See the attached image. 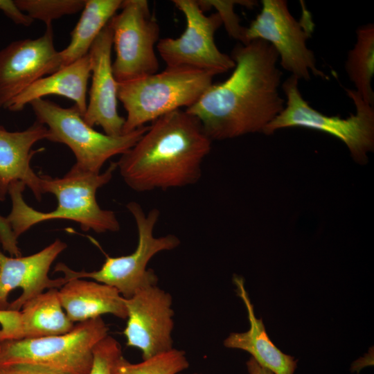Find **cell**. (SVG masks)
<instances>
[{
	"label": "cell",
	"instance_id": "cell-20",
	"mask_svg": "<svg viewBox=\"0 0 374 374\" xmlns=\"http://www.w3.org/2000/svg\"><path fill=\"white\" fill-rule=\"evenodd\" d=\"M57 292L51 288L23 305L16 340L62 335L73 328L75 325L64 312Z\"/></svg>",
	"mask_w": 374,
	"mask_h": 374
},
{
	"label": "cell",
	"instance_id": "cell-34",
	"mask_svg": "<svg viewBox=\"0 0 374 374\" xmlns=\"http://www.w3.org/2000/svg\"><path fill=\"white\" fill-rule=\"evenodd\" d=\"M1 344H0V352H1Z\"/></svg>",
	"mask_w": 374,
	"mask_h": 374
},
{
	"label": "cell",
	"instance_id": "cell-23",
	"mask_svg": "<svg viewBox=\"0 0 374 374\" xmlns=\"http://www.w3.org/2000/svg\"><path fill=\"white\" fill-rule=\"evenodd\" d=\"M189 362L183 350L172 348L142 362L132 364L123 355L116 361L114 374H178L188 368Z\"/></svg>",
	"mask_w": 374,
	"mask_h": 374
},
{
	"label": "cell",
	"instance_id": "cell-10",
	"mask_svg": "<svg viewBox=\"0 0 374 374\" xmlns=\"http://www.w3.org/2000/svg\"><path fill=\"white\" fill-rule=\"evenodd\" d=\"M120 9L109 21L116 51L112 70L118 83L157 72L154 46L160 34L148 1L123 0Z\"/></svg>",
	"mask_w": 374,
	"mask_h": 374
},
{
	"label": "cell",
	"instance_id": "cell-27",
	"mask_svg": "<svg viewBox=\"0 0 374 374\" xmlns=\"http://www.w3.org/2000/svg\"><path fill=\"white\" fill-rule=\"evenodd\" d=\"M19 323V311L0 310V342L16 340Z\"/></svg>",
	"mask_w": 374,
	"mask_h": 374
},
{
	"label": "cell",
	"instance_id": "cell-1",
	"mask_svg": "<svg viewBox=\"0 0 374 374\" xmlns=\"http://www.w3.org/2000/svg\"><path fill=\"white\" fill-rule=\"evenodd\" d=\"M231 57L235 65L225 81L211 84L186 111L197 118L213 140L262 132L285 108L278 88V55L267 42L238 43Z\"/></svg>",
	"mask_w": 374,
	"mask_h": 374
},
{
	"label": "cell",
	"instance_id": "cell-13",
	"mask_svg": "<svg viewBox=\"0 0 374 374\" xmlns=\"http://www.w3.org/2000/svg\"><path fill=\"white\" fill-rule=\"evenodd\" d=\"M52 25L37 39L13 41L0 50V108L38 79L60 68Z\"/></svg>",
	"mask_w": 374,
	"mask_h": 374
},
{
	"label": "cell",
	"instance_id": "cell-7",
	"mask_svg": "<svg viewBox=\"0 0 374 374\" xmlns=\"http://www.w3.org/2000/svg\"><path fill=\"white\" fill-rule=\"evenodd\" d=\"M30 105L36 121L48 128V141L66 145L75 156L74 166L93 173H100L108 159L132 148L148 128L143 125L130 133L112 136L87 124L75 105L65 108L44 98L36 99Z\"/></svg>",
	"mask_w": 374,
	"mask_h": 374
},
{
	"label": "cell",
	"instance_id": "cell-18",
	"mask_svg": "<svg viewBox=\"0 0 374 374\" xmlns=\"http://www.w3.org/2000/svg\"><path fill=\"white\" fill-rule=\"evenodd\" d=\"M233 280L238 295L246 306L250 328L244 332H231L224 341V346L248 352L259 364L274 374H294L298 360L283 353L270 339L262 319L255 316L243 278L234 276Z\"/></svg>",
	"mask_w": 374,
	"mask_h": 374
},
{
	"label": "cell",
	"instance_id": "cell-2",
	"mask_svg": "<svg viewBox=\"0 0 374 374\" xmlns=\"http://www.w3.org/2000/svg\"><path fill=\"white\" fill-rule=\"evenodd\" d=\"M212 141L186 110L166 114L148 125L137 143L121 154L117 169L133 190H166L195 184Z\"/></svg>",
	"mask_w": 374,
	"mask_h": 374
},
{
	"label": "cell",
	"instance_id": "cell-30",
	"mask_svg": "<svg viewBox=\"0 0 374 374\" xmlns=\"http://www.w3.org/2000/svg\"><path fill=\"white\" fill-rule=\"evenodd\" d=\"M0 368L2 374H67L48 366L34 364H17Z\"/></svg>",
	"mask_w": 374,
	"mask_h": 374
},
{
	"label": "cell",
	"instance_id": "cell-11",
	"mask_svg": "<svg viewBox=\"0 0 374 374\" xmlns=\"http://www.w3.org/2000/svg\"><path fill=\"white\" fill-rule=\"evenodd\" d=\"M184 15L186 26L177 38H163L157 49L168 67L186 66L216 75L233 69L231 56L222 53L215 42V33L222 25L220 15L204 14L195 0H173Z\"/></svg>",
	"mask_w": 374,
	"mask_h": 374
},
{
	"label": "cell",
	"instance_id": "cell-28",
	"mask_svg": "<svg viewBox=\"0 0 374 374\" xmlns=\"http://www.w3.org/2000/svg\"><path fill=\"white\" fill-rule=\"evenodd\" d=\"M0 243L2 249L10 256H21L18 247L17 239L14 236L8 222L5 217L0 215Z\"/></svg>",
	"mask_w": 374,
	"mask_h": 374
},
{
	"label": "cell",
	"instance_id": "cell-6",
	"mask_svg": "<svg viewBox=\"0 0 374 374\" xmlns=\"http://www.w3.org/2000/svg\"><path fill=\"white\" fill-rule=\"evenodd\" d=\"M126 207L134 220L138 244L134 252L119 257L106 256L101 268L96 271H77L64 263H58L55 271L64 274L67 281L73 278H90L116 288L123 297L129 299L138 291L157 283L154 270L147 266L151 258L163 251L172 250L180 244V240L173 234L155 237L154 229L160 216L157 208L145 214L141 206L130 202Z\"/></svg>",
	"mask_w": 374,
	"mask_h": 374
},
{
	"label": "cell",
	"instance_id": "cell-22",
	"mask_svg": "<svg viewBox=\"0 0 374 374\" xmlns=\"http://www.w3.org/2000/svg\"><path fill=\"white\" fill-rule=\"evenodd\" d=\"M356 35V42L348 53L345 69L357 93L364 102L373 106L371 82L374 75V24L359 26Z\"/></svg>",
	"mask_w": 374,
	"mask_h": 374
},
{
	"label": "cell",
	"instance_id": "cell-24",
	"mask_svg": "<svg viewBox=\"0 0 374 374\" xmlns=\"http://www.w3.org/2000/svg\"><path fill=\"white\" fill-rule=\"evenodd\" d=\"M17 6L33 20L43 21L46 26L65 15L82 10L85 0H15Z\"/></svg>",
	"mask_w": 374,
	"mask_h": 374
},
{
	"label": "cell",
	"instance_id": "cell-14",
	"mask_svg": "<svg viewBox=\"0 0 374 374\" xmlns=\"http://www.w3.org/2000/svg\"><path fill=\"white\" fill-rule=\"evenodd\" d=\"M60 239L28 256H7L0 249V310L20 311L23 305L46 288L61 287L64 277L51 279L48 271L66 248Z\"/></svg>",
	"mask_w": 374,
	"mask_h": 374
},
{
	"label": "cell",
	"instance_id": "cell-32",
	"mask_svg": "<svg viewBox=\"0 0 374 374\" xmlns=\"http://www.w3.org/2000/svg\"><path fill=\"white\" fill-rule=\"evenodd\" d=\"M178 374H186V373H179ZM188 374H202V373H188Z\"/></svg>",
	"mask_w": 374,
	"mask_h": 374
},
{
	"label": "cell",
	"instance_id": "cell-25",
	"mask_svg": "<svg viewBox=\"0 0 374 374\" xmlns=\"http://www.w3.org/2000/svg\"><path fill=\"white\" fill-rule=\"evenodd\" d=\"M201 9L204 11L211 7L217 10L220 15L222 24L224 25L228 34L233 38L246 44V27L240 24V19L234 12L235 5H242L247 8H252L256 5L254 1H234V0H200L197 1Z\"/></svg>",
	"mask_w": 374,
	"mask_h": 374
},
{
	"label": "cell",
	"instance_id": "cell-15",
	"mask_svg": "<svg viewBox=\"0 0 374 374\" xmlns=\"http://www.w3.org/2000/svg\"><path fill=\"white\" fill-rule=\"evenodd\" d=\"M113 33L108 24L98 35L89 51L91 86L87 109L82 118L91 127H102L105 134H123L125 118L117 110L118 82L112 70Z\"/></svg>",
	"mask_w": 374,
	"mask_h": 374
},
{
	"label": "cell",
	"instance_id": "cell-16",
	"mask_svg": "<svg viewBox=\"0 0 374 374\" xmlns=\"http://www.w3.org/2000/svg\"><path fill=\"white\" fill-rule=\"evenodd\" d=\"M48 136V128L36 121L22 131L10 132L0 126V201L6 199L10 185L16 181L23 182L41 200L39 175L30 167V161L42 150L32 148Z\"/></svg>",
	"mask_w": 374,
	"mask_h": 374
},
{
	"label": "cell",
	"instance_id": "cell-21",
	"mask_svg": "<svg viewBox=\"0 0 374 374\" xmlns=\"http://www.w3.org/2000/svg\"><path fill=\"white\" fill-rule=\"evenodd\" d=\"M122 0H86L80 17L71 33L69 45L59 51L60 68L88 54L93 42L121 8Z\"/></svg>",
	"mask_w": 374,
	"mask_h": 374
},
{
	"label": "cell",
	"instance_id": "cell-19",
	"mask_svg": "<svg viewBox=\"0 0 374 374\" xmlns=\"http://www.w3.org/2000/svg\"><path fill=\"white\" fill-rule=\"evenodd\" d=\"M90 76L91 64L87 54L34 82L15 98L6 109L19 112L36 99L57 95L72 100L83 116L87 105V84Z\"/></svg>",
	"mask_w": 374,
	"mask_h": 374
},
{
	"label": "cell",
	"instance_id": "cell-5",
	"mask_svg": "<svg viewBox=\"0 0 374 374\" xmlns=\"http://www.w3.org/2000/svg\"><path fill=\"white\" fill-rule=\"evenodd\" d=\"M299 79L291 75L282 84L287 101L283 110L264 129L273 134L281 128L300 127L328 133L341 141L353 159L366 164L374 150V107L363 100L355 90L346 89L355 106V114L346 118L328 116L312 107L299 89Z\"/></svg>",
	"mask_w": 374,
	"mask_h": 374
},
{
	"label": "cell",
	"instance_id": "cell-3",
	"mask_svg": "<svg viewBox=\"0 0 374 374\" xmlns=\"http://www.w3.org/2000/svg\"><path fill=\"white\" fill-rule=\"evenodd\" d=\"M116 170V162H111L102 173L83 170L73 165L62 177L39 175L42 194L51 193L57 201V207L48 212L28 205L22 195L26 185L21 181L12 183L8 189L12 208L6 218L15 238L34 225L53 220L75 222L84 231H118L120 223L115 213L103 209L96 200L97 190L111 181Z\"/></svg>",
	"mask_w": 374,
	"mask_h": 374
},
{
	"label": "cell",
	"instance_id": "cell-17",
	"mask_svg": "<svg viewBox=\"0 0 374 374\" xmlns=\"http://www.w3.org/2000/svg\"><path fill=\"white\" fill-rule=\"evenodd\" d=\"M63 310L73 322H82L111 314L127 319L125 299L118 290L107 284L83 278H73L57 292Z\"/></svg>",
	"mask_w": 374,
	"mask_h": 374
},
{
	"label": "cell",
	"instance_id": "cell-26",
	"mask_svg": "<svg viewBox=\"0 0 374 374\" xmlns=\"http://www.w3.org/2000/svg\"><path fill=\"white\" fill-rule=\"evenodd\" d=\"M123 355L119 343L107 335L93 349L92 364L89 374H114V366Z\"/></svg>",
	"mask_w": 374,
	"mask_h": 374
},
{
	"label": "cell",
	"instance_id": "cell-33",
	"mask_svg": "<svg viewBox=\"0 0 374 374\" xmlns=\"http://www.w3.org/2000/svg\"><path fill=\"white\" fill-rule=\"evenodd\" d=\"M0 374H2V371L1 368H0Z\"/></svg>",
	"mask_w": 374,
	"mask_h": 374
},
{
	"label": "cell",
	"instance_id": "cell-31",
	"mask_svg": "<svg viewBox=\"0 0 374 374\" xmlns=\"http://www.w3.org/2000/svg\"><path fill=\"white\" fill-rule=\"evenodd\" d=\"M246 365L249 374H274L259 364L252 357L247 362Z\"/></svg>",
	"mask_w": 374,
	"mask_h": 374
},
{
	"label": "cell",
	"instance_id": "cell-9",
	"mask_svg": "<svg viewBox=\"0 0 374 374\" xmlns=\"http://www.w3.org/2000/svg\"><path fill=\"white\" fill-rule=\"evenodd\" d=\"M261 4L260 13L246 28V43L254 39L269 42L277 52L280 66L299 80L308 81L311 75L327 79L317 67L314 54L306 44L314 24L305 3L301 1L299 21L291 15L285 0H262Z\"/></svg>",
	"mask_w": 374,
	"mask_h": 374
},
{
	"label": "cell",
	"instance_id": "cell-8",
	"mask_svg": "<svg viewBox=\"0 0 374 374\" xmlns=\"http://www.w3.org/2000/svg\"><path fill=\"white\" fill-rule=\"evenodd\" d=\"M108 330L100 317L79 322L62 335L0 342V368L34 364L67 374H89L93 349Z\"/></svg>",
	"mask_w": 374,
	"mask_h": 374
},
{
	"label": "cell",
	"instance_id": "cell-4",
	"mask_svg": "<svg viewBox=\"0 0 374 374\" xmlns=\"http://www.w3.org/2000/svg\"><path fill=\"white\" fill-rule=\"evenodd\" d=\"M212 74L186 66L118 83L117 97L127 112L123 133L194 105L213 84Z\"/></svg>",
	"mask_w": 374,
	"mask_h": 374
},
{
	"label": "cell",
	"instance_id": "cell-29",
	"mask_svg": "<svg viewBox=\"0 0 374 374\" xmlns=\"http://www.w3.org/2000/svg\"><path fill=\"white\" fill-rule=\"evenodd\" d=\"M0 10L17 25L30 26L34 20L22 11L15 1L0 0Z\"/></svg>",
	"mask_w": 374,
	"mask_h": 374
},
{
	"label": "cell",
	"instance_id": "cell-12",
	"mask_svg": "<svg viewBox=\"0 0 374 374\" xmlns=\"http://www.w3.org/2000/svg\"><path fill=\"white\" fill-rule=\"evenodd\" d=\"M124 300L127 310L123 331L127 346L139 349L143 360L172 349L171 295L156 285Z\"/></svg>",
	"mask_w": 374,
	"mask_h": 374
}]
</instances>
